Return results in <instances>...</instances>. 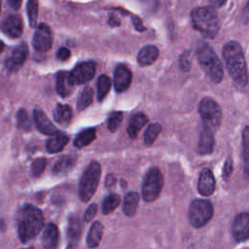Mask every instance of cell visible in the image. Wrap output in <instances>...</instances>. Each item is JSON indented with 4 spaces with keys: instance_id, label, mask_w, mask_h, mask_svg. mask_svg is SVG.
<instances>
[{
    "instance_id": "obj_44",
    "label": "cell",
    "mask_w": 249,
    "mask_h": 249,
    "mask_svg": "<svg viewBox=\"0 0 249 249\" xmlns=\"http://www.w3.org/2000/svg\"><path fill=\"white\" fill-rule=\"evenodd\" d=\"M108 23H109L111 26H119V25L121 24V21H120V19H119L116 16L111 15V16L109 17Z\"/></svg>"
},
{
    "instance_id": "obj_5",
    "label": "cell",
    "mask_w": 249,
    "mask_h": 249,
    "mask_svg": "<svg viewBox=\"0 0 249 249\" xmlns=\"http://www.w3.org/2000/svg\"><path fill=\"white\" fill-rule=\"evenodd\" d=\"M101 176V166L96 160H92L84 171L79 183V197L88 202L94 195Z\"/></svg>"
},
{
    "instance_id": "obj_22",
    "label": "cell",
    "mask_w": 249,
    "mask_h": 249,
    "mask_svg": "<svg viewBox=\"0 0 249 249\" xmlns=\"http://www.w3.org/2000/svg\"><path fill=\"white\" fill-rule=\"evenodd\" d=\"M53 119L56 123L66 125L70 123L72 118V109L67 104H57L53 110Z\"/></svg>"
},
{
    "instance_id": "obj_38",
    "label": "cell",
    "mask_w": 249,
    "mask_h": 249,
    "mask_svg": "<svg viewBox=\"0 0 249 249\" xmlns=\"http://www.w3.org/2000/svg\"><path fill=\"white\" fill-rule=\"evenodd\" d=\"M192 65V56L190 51H185L179 56V66L182 71L188 72L191 69Z\"/></svg>"
},
{
    "instance_id": "obj_12",
    "label": "cell",
    "mask_w": 249,
    "mask_h": 249,
    "mask_svg": "<svg viewBox=\"0 0 249 249\" xmlns=\"http://www.w3.org/2000/svg\"><path fill=\"white\" fill-rule=\"evenodd\" d=\"M132 79L130 70L124 65H119L114 72V88L118 92H123L128 89Z\"/></svg>"
},
{
    "instance_id": "obj_20",
    "label": "cell",
    "mask_w": 249,
    "mask_h": 249,
    "mask_svg": "<svg viewBox=\"0 0 249 249\" xmlns=\"http://www.w3.org/2000/svg\"><path fill=\"white\" fill-rule=\"evenodd\" d=\"M69 138L66 134L62 132H56L53 137H51L46 143V149L48 153L55 154L63 150V148L68 143Z\"/></svg>"
},
{
    "instance_id": "obj_37",
    "label": "cell",
    "mask_w": 249,
    "mask_h": 249,
    "mask_svg": "<svg viewBox=\"0 0 249 249\" xmlns=\"http://www.w3.org/2000/svg\"><path fill=\"white\" fill-rule=\"evenodd\" d=\"M46 165H47L46 159H44V158L36 159L35 160H33V162L31 164V172H32V174L34 176H36V177L40 176L44 172V170L46 168Z\"/></svg>"
},
{
    "instance_id": "obj_35",
    "label": "cell",
    "mask_w": 249,
    "mask_h": 249,
    "mask_svg": "<svg viewBox=\"0 0 249 249\" xmlns=\"http://www.w3.org/2000/svg\"><path fill=\"white\" fill-rule=\"evenodd\" d=\"M123 118H124L123 112H121V111L113 112L109 116L108 121H107V127H108V129L111 132L116 131L118 129V127L120 126V124H121V123L123 121Z\"/></svg>"
},
{
    "instance_id": "obj_18",
    "label": "cell",
    "mask_w": 249,
    "mask_h": 249,
    "mask_svg": "<svg viewBox=\"0 0 249 249\" xmlns=\"http://www.w3.org/2000/svg\"><path fill=\"white\" fill-rule=\"evenodd\" d=\"M81 222L79 217L76 214H72L68 219V228H67V239L68 244L75 246L81 235Z\"/></svg>"
},
{
    "instance_id": "obj_26",
    "label": "cell",
    "mask_w": 249,
    "mask_h": 249,
    "mask_svg": "<svg viewBox=\"0 0 249 249\" xmlns=\"http://www.w3.org/2000/svg\"><path fill=\"white\" fill-rule=\"evenodd\" d=\"M71 87V85L69 84V80H68V73L64 72V71H60L56 74L55 77V89L56 92L62 96L65 97L66 95L69 94V88Z\"/></svg>"
},
{
    "instance_id": "obj_17",
    "label": "cell",
    "mask_w": 249,
    "mask_h": 249,
    "mask_svg": "<svg viewBox=\"0 0 249 249\" xmlns=\"http://www.w3.org/2000/svg\"><path fill=\"white\" fill-rule=\"evenodd\" d=\"M59 231L57 227L54 224H49L46 226L43 237H42V245L45 249H56L58 245Z\"/></svg>"
},
{
    "instance_id": "obj_52",
    "label": "cell",
    "mask_w": 249,
    "mask_h": 249,
    "mask_svg": "<svg viewBox=\"0 0 249 249\" xmlns=\"http://www.w3.org/2000/svg\"><path fill=\"white\" fill-rule=\"evenodd\" d=\"M0 13H1V0H0Z\"/></svg>"
},
{
    "instance_id": "obj_27",
    "label": "cell",
    "mask_w": 249,
    "mask_h": 249,
    "mask_svg": "<svg viewBox=\"0 0 249 249\" xmlns=\"http://www.w3.org/2000/svg\"><path fill=\"white\" fill-rule=\"evenodd\" d=\"M28 54V47L25 43H21L18 47H16L13 51L12 56H11V65L12 66H18L21 65Z\"/></svg>"
},
{
    "instance_id": "obj_32",
    "label": "cell",
    "mask_w": 249,
    "mask_h": 249,
    "mask_svg": "<svg viewBox=\"0 0 249 249\" xmlns=\"http://www.w3.org/2000/svg\"><path fill=\"white\" fill-rule=\"evenodd\" d=\"M161 131L160 124H151L144 133V143L146 146H151Z\"/></svg>"
},
{
    "instance_id": "obj_21",
    "label": "cell",
    "mask_w": 249,
    "mask_h": 249,
    "mask_svg": "<svg viewBox=\"0 0 249 249\" xmlns=\"http://www.w3.org/2000/svg\"><path fill=\"white\" fill-rule=\"evenodd\" d=\"M103 233V226L100 222H94L87 235V245L89 248H95L99 245L100 240L102 238Z\"/></svg>"
},
{
    "instance_id": "obj_2",
    "label": "cell",
    "mask_w": 249,
    "mask_h": 249,
    "mask_svg": "<svg viewBox=\"0 0 249 249\" xmlns=\"http://www.w3.org/2000/svg\"><path fill=\"white\" fill-rule=\"evenodd\" d=\"M222 53L233 82L239 87H245L248 83V71L241 46L235 41H231L224 46Z\"/></svg>"
},
{
    "instance_id": "obj_47",
    "label": "cell",
    "mask_w": 249,
    "mask_h": 249,
    "mask_svg": "<svg viewBox=\"0 0 249 249\" xmlns=\"http://www.w3.org/2000/svg\"><path fill=\"white\" fill-rule=\"evenodd\" d=\"M243 19L246 22L249 21V1L247 2L246 6H245V9H244V12H243Z\"/></svg>"
},
{
    "instance_id": "obj_28",
    "label": "cell",
    "mask_w": 249,
    "mask_h": 249,
    "mask_svg": "<svg viewBox=\"0 0 249 249\" xmlns=\"http://www.w3.org/2000/svg\"><path fill=\"white\" fill-rule=\"evenodd\" d=\"M96 137V132L94 128H88L82 132H80L75 141H74V146L76 148H83L85 146H88L90 144Z\"/></svg>"
},
{
    "instance_id": "obj_16",
    "label": "cell",
    "mask_w": 249,
    "mask_h": 249,
    "mask_svg": "<svg viewBox=\"0 0 249 249\" xmlns=\"http://www.w3.org/2000/svg\"><path fill=\"white\" fill-rule=\"evenodd\" d=\"M214 143V131L206 126H203L198 141V153L200 155H208L212 153Z\"/></svg>"
},
{
    "instance_id": "obj_10",
    "label": "cell",
    "mask_w": 249,
    "mask_h": 249,
    "mask_svg": "<svg viewBox=\"0 0 249 249\" xmlns=\"http://www.w3.org/2000/svg\"><path fill=\"white\" fill-rule=\"evenodd\" d=\"M32 45L36 51L42 53H45L52 48L53 38L50 27L47 24L40 23L36 27L32 38Z\"/></svg>"
},
{
    "instance_id": "obj_41",
    "label": "cell",
    "mask_w": 249,
    "mask_h": 249,
    "mask_svg": "<svg viewBox=\"0 0 249 249\" xmlns=\"http://www.w3.org/2000/svg\"><path fill=\"white\" fill-rule=\"evenodd\" d=\"M71 55L70 51L67 48H60L56 53V56L59 60H67Z\"/></svg>"
},
{
    "instance_id": "obj_7",
    "label": "cell",
    "mask_w": 249,
    "mask_h": 249,
    "mask_svg": "<svg viewBox=\"0 0 249 249\" xmlns=\"http://www.w3.org/2000/svg\"><path fill=\"white\" fill-rule=\"evenodd\" d=\"M213 216V205L205 199H195L189 208V220L194 228L205 226Z\"/></svg>"
},
{
    "instance_id": "obj_8",
    "label": "cell",
    "mask_w": 249,
    "mask_h": 249,
    "mask_svg": "<svg viewBox=\"0 0 249 249\" xmlns=\"http://www.w3.org/2000/svg\"><path fill=\"white\" fill-rule=\"evenodd\" d=\"M199 114L204 126L215 131L222 121V111L219 104L211 97H204L199 103Z\"/></svg>"
},
{
    "instance_id": "obj_24",
    "label": "cell",
    "mask_w": 249,
    "mask_h": 249,
    "mask_svg": "<svg viewBox=\"0 0 249 249\" xmlns=\"http://www.w3.org/2000/svg\"><path fill=\"white\" fill-rule=\"evenodd\" d=\"M148 123V117L143 114L139 113L132 117L128 126H127V133L131 138H135L142 127Z\"/></svg>"
},
{
    "instance_id": "obj_6",
    "label": "cell",
    "mask_w": 249,
    "mask_h": 249,
    "mask_svg": "<svg viewBox=\"0 0 249 249\" xmlns=\"http://www.w3.org/2000/svg\"><path fill=\"white\" fill-rule=\"evenodd\" d=\"M163 187V176L157 167L151 168L145 175L142 184V196L147 202H152L158 198Z\"/></svg>"
},
{
    "instance_id": "obj_23",
    "label": "cell",
    "mask_w": 249,
    "mask_h": 249,
    "mask_svg": "<svg viewBox=\"0 0 249 249\" xmlns=\"http://www.w3.org/2000/svg\"><path fill=\"white\" fill-rule=\"evenodd\" d=\"M139 202V195L136 192H129L125 195L123 203V211L124 215L132 217L136 213Z\"/></svg>"
},
{
    "instance_id": "obj_39",
    "label": "cell",
    "mask_w": 249,
    "mask_h": 249,
    "mask_svg": "<svg viewBox=\"0 0 249 249\" xmlns=\"http://www.w3.org/2000/svg\"><path fill=\"white\" fill-rule=\"evenodd\" d=\"M97 213V204L96 203H91L89 204V206L87 208L85 215H84V219L86 222H89L91 221L95 215Z\"/></svg>"
},
{
    "instance_id": "obj_3",
    "label": "cell",
    "mask_w": 249,
    "mask_h": 249,
    "mask_svg": "<svg viewBox=\"0 0 249 249\" xmlns=\"http://www.w3.org/2000/svg\"><path fill=\"white\" fill-rule=\"evenodd\" d=\"M194 28L206 38H214L220 29V21L212 7H197L191 13Z\"/></svg>"
},
{
    "instance_id": "obj_25",
    "label": "cell",
    "mask_w": 249,
    "mask_h": 249,
    "mask_svg": "<svg viewBox=\"0 0 249 249\" xmlns=\"http://www.w3.org/2000/svg\"><path fill=\"white\" fill-rule=\"evenodd\" d=\"M75 164V160L71 156L61 157L53 165V172L55 175H64L66 174Z\"/></svg>"
},
{
    "instance_id": "obj_46",
    "label": "cell",
    "mask_w": 249,
    "mask_h": 249,
    "mask_svg": "<svg viewBox=\"0 0 249 249\" xmlns=\"http://www.w3.org/2000/svg\"><path fill=\"white\" fill-rule=\"evenodd\" d=\"M228 0H210L212 6L216 7V8H219V7H222Z\"/></svg>"
},
{
    "instance_id": "obj_14",
    "label": "cell",
    "mask_w": 249,
    "mask_h": 249,
    "mask_svg": "<svg viewBox=\"0 0 249 249\" xmlns=\"http://www.w3.org/2000/svg\"><path fill=\"white\" fill-rule=\"evenodd\" d=\"M33 116H34V122H35V125L36 127L39 129V131H41L44 134L47 135H54L57 131L56 127L54 126V124L50 121V119L48 118V116L41 110H34L33 112Z\"/></svg>"
},
{
    "instance_id": "obj_29",
    "label": "cell",
    "mask_w": 249,
    "mask_h": 249,
    "mask_svg": "<svg viewBox=\"0 0 249 249\" xmlns=\"http://www.w3.org/2000/svg\"><path fill=\"white\" fill-rule=\"evenodd\" d=\"M242 147L244 159V174L249 180V125H246L242 132Z\"/></svg>"
},
{
    "instance_id": "obj_11",
    "label": "cell",
    "mask_w": 249,
    "mask_h": 249,
    "mask_svg": "<svg viewBox=\"0 0 249 249\" xmlns=\"http://www.w3.org/2000/svg\"><path fill=\"white\" fill-rule=\"evenodd\" d=\"M231 230L236 241L243 242L249 239V212L238 214L232 223Z\"/></svg>"
},
{
    "instance_id": "obj_50",
    "label": "cell",
    "mask_w": 249,
    "mask_h": 249,
    "mask_svg": "<svg viewBox=\"0 0 249 249\" xmlns=\"http://www.w3.org/2000/svg\"><path fill=\"white\" fill-rule=\"evenodd\" d=\"M3 226H4V222L0 220V231H2V230H3Z\"/></svg>"
},
{
    "instance_id": "obj_33",
    "label": "cell",
    "mask_w": 249,
    "mask_h": 249,
    "mask_svg": "<svg viewBox=\"0 0 249 249\" xmlns=\"http://www.w3.org/2000/svg\"><path fill=\"white\" fill-rule=\"evenodd\" d=\"M111 89V80L105 76L101 75L97 80V99L99 101L103 100V98L107 95Z\"/></svg>"
},
{
    "instance_id": "obj_31",
    "label": "cell",
    "mask_w": 249,
    "mask_h": 249,
    "mask_svg": "<svg viewBox=\"0 0 249 249\" xmlns=\"http://www.w3.org/2000/svg\"><path fill=\"white\" fill-rule=\"evenodd\" d=\"M93 98V89L90 87H86L83 91L80 93L77 101V109L79 111L85 110L88 106L90 105Z\"/></svg>"
},
{
    "instance_id": "obj_13",
    "label": "cell",
    "mask_w": 249,
    "mask_h": 249,
    "mask_svg": "<svg viewBox=\"0 0 249 249\" xmlns=\"http://www.w3.org/2000/svg\"><path fill=\"white\" fill-rule=\"evenodd\" d=\"M197 190L200 195L208 196L215 191V178L212 171L208 168L202 169L199 174Z\"/></svg>"
},
{
    "instance_id": "obj_51",
    "label": "cell",
    "mask_w": 249,
    "mask_h": 249,
    "mask_svg": "<svg viewBox=\"0 0 249 249\" xmlns=\"http://www.w3.org/2000/svg\"><path fill=\"white\" fill-rule=\"evenodd\" d=\"M22 249H34L33 247H28V248H22Z\"/></svg>"
},
{
    "instance_id": "obj_1",
    "label": "cell",
    "mask_w": 249,
    "mask_h": 249,
    "mask_svg": "<svg viewBox=\"0 0 249 249\" xmlns=\"http://www.w3.org/2000/svg\"><path fill=\"white\" fill-rule=\"evenodd\" d=\"M18 234L22 243L34 239L44 227L42 211L32 204H23L18 213Z\"/></svg>"
},
{
    "instance_id": "obj_40",
    "label": "cell",
    "mask_w": 249,
    "mask_h": 249,
    "mask_svg": "<svg viewBox=\"0 0 249 249\" xmlns=\"http://www.w3.org/2000/svg\"><path fill=\"white\" fill-rule=\"evenodd\" d=\"M232 168H233V165H232V161L231 159H228L224 164V168H223V177L225 179H228L231 172H232Z\"/></svg>"
},
{
    "instance_id": "obj_30",
    "label": "cell",
    "mask_w": 249,
    "mask_h": 249,
    "mask_svg": "<svg viewBox=\"0 0 249 249\" xmlns=\"http://www.w3.org/2000/svg\"><path fill=\"white\" fill-rule=\"evenodd\" d=\"M121 203V197L117 194L108 195L102 202V212L103 214H110L113 212Z\"/></svg>"
},
{
    "instance_id": "obj_48",
    "label": "cell",
    "mask_w": 249,
    "mask_h": 249,
    "mask_svg": "<svg viewBox=\"0 0 249 249\" xmlns=\"http://www.w3.org/2000/svg\"><path fill=\"white\" fill-rule=\"evenodd\" d=\"M4 47H5V46H4V43H3L2 41H0V53L3 51Z\"/></svg>"
},
{
    "instance_id": "obj_34",
    "label": "cell",
    "mask_w": 249,
    "mask_h": 249,
    "mask_svg": "<svg viewBox=\"0 0 249 249\" xmlns=\"http://www.w3.org/2000/svg\"><path fill=\"white\" fill-rule=\"evenodd\" d=\"M39 2L38 0H28L27 1V16L29 19V24L31 27H35L37 18H38V11H39Z\"/></svg>"
},
{
    "instance_id": "obj_45",
    "label": "cell",
    "mask_w": 249,
    "mask_h": 249,
    "mask_svg": "<svg viewBox=\"0 0 249 249\" xmlns=\"http://www.w3.org/2000/svg\"><path fill=\"white\" fill-rule=\"evenodd\" d=\"M115 182H116V179H115V177L112 175V174H109V175H107V177H106V181H105V185H106V187H111V186H113L114 184H115Z\"/></svg>"
},
{
    "instance_id": "obj_19",
    "label": "cell",
    "mask_w": 249,
    "mask_h": 249,
    "mask_svg": "<svg viewBox=\"0 0 249 249\" xmlns=\"http://www.w3.org/2000/svg\"><path fill=\"white\" fill-rule=\"evenodd\" d=\"M159 57V50L156 46L148 45L143 47L138 54H137V61L140 65H151L153 64L157 58Z\"/></svg>"
},
{
    "instance_id": "obj_36",
    "label": "cell",
    "mask_w": 249,
    "mask_h": 249,
    "mask_svg": "<svg viewBox=\"0 0 249 249\" xmlns=\"http://www.w3.org/2000/svg\"><path fill=\"white\" fill-rule=\"evenodd\" d=\"M17 120H18V125L19 128L23 130H29L31 128V122L24 109L18 110L17 115Z\"/></svg>"
},
{
    "instance_id": "obj_49",
    "label": "cell",
    "mask_w": 249,
    "mask_h": 249,
    "mask_svg": "<svg viewBox=\"0 0 249 249\" xmlns=\"http://www.w3.org/2000/svg\"><path fill=\"white\" fill-rule=\"evenodd\" d=\"M74 248H75V246H73V245H71V244H68L65 249H74Z\"/></svg>"
},
{
    "instance_id": "obj_43",
    "label": "cell",
    "mask_w": 249,
    "mask_h": 249,
    "mask_svg": "<svg viewBox=\"0 0 249 249\" xmlns=\"http://www.w3.org/2000/svg\"><path fill=\"white\" fill-rule=\"evenodd\" d=\"M7 1H8L9 6H10L13 10L17 11V10H18V9H19V7H20V5H21V1H22V0H7Z\"/></svg>"
},
{
    "instance_id": "obj_15",
    "label": "cell",
    "mask_w": 249,
    "mask_h": 249,
    "mask_svg": "<svg viewBox=\"0 0 249 249\" xmlns=\"http://www.w3.org/2000/svg\"><path fill=\"white\" fill-rule=\"evenodd\" d=\"M3 31L12 38H18L21 35L23 24L21 18L18 15H11L9 16L2 26Z\"/></svg>"
},
{
    "instance_id": "obj_42",
    "label": "cell",
    "mask_w": 249,
    "mask_h": 249,
    "mask_svg": "<svg viewBox=\"0 0 249 249\" xmlns=\"http://www.w3.org/2000/svg\"><path fill=\"white\" fill-rule=\"evenodd\" d=\"M132 23L134 25V28L137 31H144L145 27L141 21V19L138 17H132Z\"/></svg>"
},
{
    "instance_id": "obj_9",
    "label": "cell",
    "mask_w": 249,
    "mask_h": 249,
    "mask_svg": "<svg viewBox=\"0 0 249 249\" xmlns=\"http://www.w3.org/2000/svg\"><path fill=\"white\" fill-rule=\"evenodd\" d=\"M96 70V64L93 61H86L76 66L70 73H68V80L71 86L82 85L89 82Z\"/></svg>"
},
{
    "instance_id": "obj_4",
    "label": "cell",
    "mask_w": 249,
    "mask_h": 249,
    "mask_svg": "<svg viewBox=\"0 0 249 249\" xmlns=\"http://www.w3.org/2000/svg\"><path fill=\"white\" fill-rule=\"evenodd\" d=\"M196 57L208 77L215 84H219L224 76L221 60L213 51L212 47L205 42H200L196 48Z\"/></svg>"
}]
</instances>
